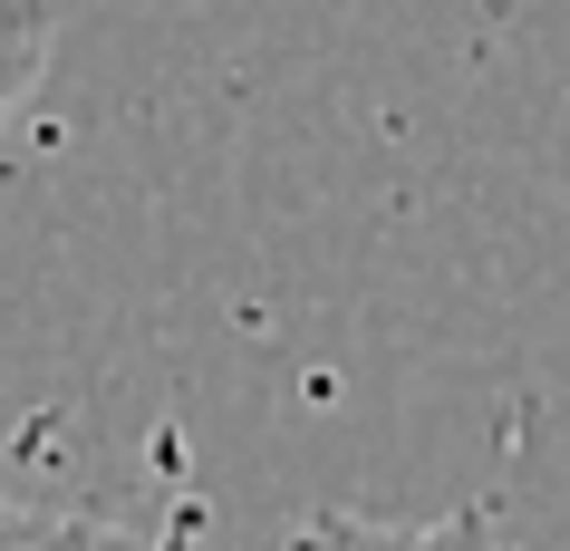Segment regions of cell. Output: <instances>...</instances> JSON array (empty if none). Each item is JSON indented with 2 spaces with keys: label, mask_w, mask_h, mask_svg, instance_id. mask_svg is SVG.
Wrapping results in <instances>:
<instances>
[{
  "label": "cell",
  "mask_w": 570,
  "mask_h": 551,
  "mask_svg": "<svg viewBox=\"0 0 570 551\" xmlns=\"http://www.w3.org/2000/svg\"><path fill=\"white\" fill-rule=\"evenodd\" d=\"M49 39H59V0H0V136L30 107L39 68H49Z\"/></svg>",
  "instance_id": "obj_3"
},
{
  "label": "cell",
  "mask_w": 570,
  "mask_h": 551,
  "mask_svg": "<svg viewBox=\"0 0 570 551\" xmlns=\"http://www.w3.org/2000/svg\"><path fill=\"white\" fill-rule=\"evenodd\" d=\"M301 551H503L493 513H435V522H387V513H320L301 532Z\"/></svg>",
  "instance_id": "obj_2"
},
{
  "label": "cell",
  "mask_w": 570,
  "mask_h": 551,
  "mask_svg": "<svg viewBox=\"0 0 570 551\" xmlns=\"http://www.w3.org/2000/svg\"><path fill=\"white\" fill-rule=\"evenodd\" d=\"M0 551H184V532L126 513H68V503H0Z\"/></svg>",
  "instance_id": "obj_1"
}]
</instances>
